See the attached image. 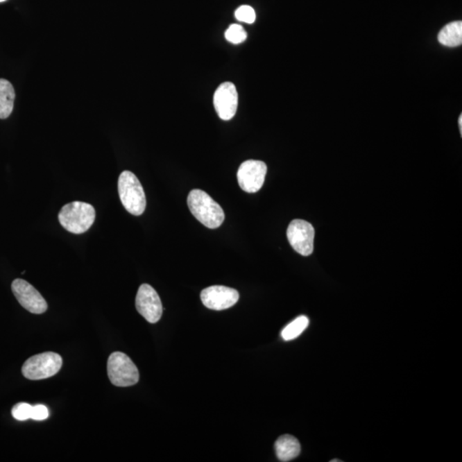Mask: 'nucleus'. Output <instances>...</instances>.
<instances>
[{"mask_svg":"<svg viewBox=\"0 0 462 462\" xmlns=\"http://www.w3.org/2000/svg\"><path fill=\"white\" fill-rule=\"evenodd\" d=\"M188 205L194 218L209 229H217L225 221L223 208L203 190L194 189L189 193Z\"/></svg>","mask_w":462,"mask_h":462,"instance_id":"obj_1","label":"nucleus"},{"mask_svg":"<svg viewBox=\"0 0 462 462\" xmlns=\"http://www.w3.org/2000/svg\"><path fill=\"white\" fill-rule=\"evenodd\" d=\"M93 205L74 201L66 204L58 214V220L66 230L73 234H83L91 228L95 220Z\"/></svg>","mask_w":462,"mask_h":462,"instance_id":"obj_2","label":"nucleus"},{"mask_svg":"<svg viewBox=\"0 0 462 462\" xmlns=\"http://www.w3.org/2000/svg\"><path fill=\"white\" fill-rule=\"evenodd\" d=\"M119 194L124 208L132 215L140 216L144 212L146 200L144 189L137 176L124 171L119 178Z\"/></svg>","mask_w":462,"mask_h":462,"instance_id":"obj_3","label":"nucleus"},{"mask_svg":"<svg viewBox=\"0 0 462 462\" xmlns=\"http://www.w3.org/2000/svg\"><path fill=\"white\" fill-rule=\"evenodd\" d=\"M108 373L110 381L117 387H128L138 383V368L127 354L114 352L108 359Z\"/></svg>","mask_w":462,"mask_h":462,"instance_id":"obj_4","label":"nucleus"},{"mask_svg":"<svg viewBox=\"0 0 462 462\" xmlns=\"http://www.w3.org/2000/svg\"><path fill=\"white\" fill-rule=\"evenodd\" d=\"M63 365V359L60 354L53 352L34 355L26 361L22 373L26 379L40 380L56 375Z\"/></svg>","mask_w":462,"mask_h":462,"instance_id":"obj_5","label":"nucleus"},{"mask_svg":"<svg viewBox=\"0 0 462 462\" xmlns=\"http://www.w3.org/2000/svg\"><path fill=\"white\" fill-rule=\"evenodd\" d=\"M315 231L310 223L295 219L289 223L287 237L289 243L298 254L309 256L314 252Z\"/></svg>","mask_w":462,"mask_h":462,"instance_id":"obj_6","label":"nucleus"},{"mask_svg":"<svg viewBox=\"0 0 462 462\" xmlns=\"http://www.w3.org/2000/svg\"><path fill=\"white\" fill-rule=\"evenodd\" d=\"M267 166L263 161L247 160L241 164L237 171L238 183L247 193H256L265 182Z\"/></svg>","mask_w":462,"mask_h":462,"instance_id":"obj_7","label":"nucleus"},{"mask_svg":"<svg viewBox=\"0 0 462 462\" xmlns=\"http://www.w3.org/2000/svg\"><path fill=\"white\" fill-rule=\"evenodd\" d=\"M135 307L138 313L151 324L159 322L162 317V302L155 289L149 284H142L139 288Z\"/></svg>","mask_w":462,"mask_h":462,"instance_id":"obj_8","label":"nucleus"},{"mask_svg":"<svg viewBox=\"0 0 462 462\" xmlns=\"http://www.w3.org/2000/svg\"><path fill=\"white\" fill-rule=\"evenodd\" d=\"M15 297L21 306L34 314H42L47 310V303L34 286L24 280H15L12 284Z\"/></svg>","mask_w":462,"mask_h":462,"instance_id":"obj_9","label":"nucleus"},{"mask_svg":"<svg viewBox=\"0 0 462 462\" xmlns=\"http://www.w3.org/2000/svg\"><path fill=\"white\" fill-rule=\"evenodd\" d=\"M239 293L226 286H211L201 291L200 299L209 309L222 311L236 305L239 300Z\"/></svg>","mask_w":462,"mask_h":462,"instance_id":"obj_10","label":"nucleus"},{"mask_svg":"<svg viewBox=\"0 0 462 462\" xmlns=\"http://www.w3.org/2000/svg\"><path fill=\"white\" fill-rule=\"evenodd\" d=\"M214 104L220 119L225 121L233 119L238 108V93L234 84L222 83L215 91Z\"/></svg>","mask_w":462,"mask_h":462,"instance_id":"obj_11","label":"nucleus"},{"mask_svg":"<svg viewBox=\"0 0 462 462\" xmlns=\"http://www.w3.org/2000/svg\"><path fill=\"white\" fill-rule=\"evenodd\" d=\"M278 460L284 462L296 459L300 453V445L295 436L284 435L278 438L275 443Z\"/></svg>","mask_w":462,"mask_h":462,"instance_id":"obj_12","label":"nucleus"},{"mask_svg":"<svg viewBox=\"0 0 462 462\" xmlns=\"http://www.w3.org/2000/svg\"><path fill=\"white\" fill-rule=\"evenodd\" d=\"M15 94L12 84L6 79H0V119H6L12 114Z\"/></svg>","mask_w":462,"mask_h":462,"instance_id":"obj_13","label":"nucleus"},{"mask_svg":"<svg viewBox=\"0 0 462 462\" xmlns=\"http://www.w3.org/2000/svg\"><path fill=\"white\" fill-rule=\"evenodd\" d=\"M438 42L449 47L461 46L462 43V22H452L445 26L438 35Z\"/></svg>","mask_w":462,"mask_h":462,"instance_id":"obj_14","label":"nucleus"},{"mask_svg":"<svg viewBox=\"0 0 462 462\" xmlns=\"http://www.w3.org/2000/svg\"><path fill=\"white\" fill-rule=\"evenodd\" d=\"M309 320L306 316H300L293 320L282 330L281 336L284 341H291L297 339L307 328Z\"/></svg>","mask_w":462,"mask_h":462,"instance_id":"obj_15","label":"nucleus"},{"mask_svg":"<svg viewBox=\"0 0 462 462\" xmlns=\"http://www.w3.org/2000/svg\"><path fill=\"white\" fill-rule=\"evenodd\" d=\"M247 32L243 26L239 24H231L225 32V38L228 42L233 44H240L247 39Z\"/></svg>","mask_w":462,"mask_h":462,"instance_id":"obj_16","label":"nucleus"},{"mask_svg":"<svg viewBox=\"0 0 462 462\" xmlns=\"http://www.w3.org/2000/svg\"><path fill=\"white\" fill-rule=\"evenodd\" d=\"M33 406L28 403L20 402L13 407L12 413L15 419L24 421L31 419Z\"/></svg>","mask_w":462,"mask_h":462,"instance_id":"obj_17","label":"nucleus"},{"mask_svg":"<svg viewBox=\"0 0 462 462\" xmlns=\"http://www.w3.org/2000/svg\"><path fill=\"white\" fill-rule=\"evenodd\" d=\"M234 16L238 21L246 24H254L256 19L255 10L249 6H241L236 10Z\"/></svg>","mask_w":462,"mask_h":462,"instance_id":"obj_18","label":"nucleus"},{"mask_svg":"<svg viewBox=\"0 0 462 462\" xmlns=\"http://www.w3.org/2000/svg\"><path fill=\"white\" fill-rule=\"evenodd\" d=\"M49 416V411L46 406L35 405L33 406L31 419L38 421L45 420Z\"/></svg>","mask_w":462,"mask_h":462,"instance_id":"obj_19","label":"nucleus"},{"mask_svg":"<svg viewBox=\"0 0 462 462\" xmlns=\"http://www.w3.org/2000/svg\"><path fill=\"white\" fill-rule=\"evenodd\" d=\"M459 126H460L461 134L462 135V115H461L459 117Z\"/></svg>","mask_w":462,"mask_h":462,"instance_id":"obj_20","label":"nucleus"},{"mask_svg":"<svg viewBox=\"0 0 462 462\" xmlns=\"http://www.w3.org/2000/svg\"><path fill=\"white\" fill-rule=\"evenodd\" d=\"M6 0H0V3L5 2Z\"/></svg>","mask_w":462,"mask_h":462,"instance_id":"obj_21","label":"nucleus"}]
</instances>
